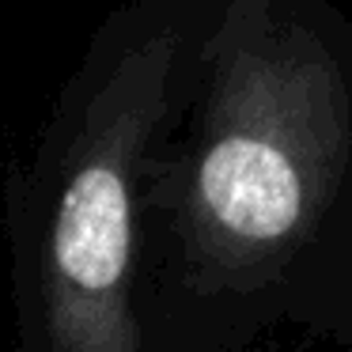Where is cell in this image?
Returning <instances> with one entry per match:
<instances>
[{"label":"cell","instance_id":"6da1fadb","mask_svg":"<svg viewBox=\"0 0 352 352\" xmlns=\"http://www.w3.org/2000/svg\"><path fill=\"white\" fill-rule=\"evenodd\" d=\"M190 163L208 273L273 284L337 212L352 175V65L311 0H231Z\"/></svg>","mask_w":352,"mask_h":352},{"label":"cell","instance_id":"7a4b0ae2","mask_svg":"<svg viewBox=\"0 0 352 352\" xmlns=\"http://www.w3.org/2000/svg\"><path fill=\"white\" fill-rule=\"evenodd\" d=\"M133 258L129 175L118 155L91 160L72 175L54 220V261L76 296L114 307Z\"/></svg>","mask_w":352,"mask_h":352}]
</instances>
